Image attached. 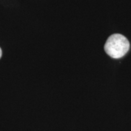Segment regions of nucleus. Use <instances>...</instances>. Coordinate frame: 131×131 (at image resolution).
Here are the masks:
<instances>
[{
	"label": "nucleus",
	"instance_id": "2",
	"mask_svg": "<svg viewBox=\"0 0 131 131\" xmlns=\"http://www.w3.org/2000/svg\"><path fill=\"white\" fill-rule=\"evenodd\" d=\"M1 56H2V50L0 48V58H1Z\"/></svg>",
	"mask_w": 131,
	"mask_h": 131
},
{
	"label": "nucleus",
	"instance_id": "1",
	"mask_svg": "<svg viewBox=\"0 0 131 131\" xmlns=\"http://www.w3.org/2000/svg\"><path fill=\"white\" fill-rule=\"evenodd\" d=\"M130 48L129 41L122 34H113L107 39L104 45L106 53L111 58H122L127 53Z\"/></svg>",
	"mask_w": 131,
	"mask_h": 131
}]
</instances>
